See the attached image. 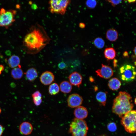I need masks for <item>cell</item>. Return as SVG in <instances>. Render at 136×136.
<instances>
[{
	"label": "cell",
	"instance_id": "6da1fadb",
	"mask_svg": "<svg viewBox=\"0 0 136 136\" xmlns=\"http://www.w3.org/2000/svg\"><path fill=\"white\" fill-rule=\"evenodd\" d=\"M50 40L44 28L37 23L31 27L25 36L23 45L27 52L34 54L49 44Z\"/></svg>",
	"mask_w": 136,
	"mask_h": 136
},
{
	"label": "cell",
	"instance_id": "7a4b0ae2",
	"mask_svg": "<svg viewBox=\"0 0 136 136\" xmlns=\"http://www.w3.org/2000/svg\"><path fill=\"white\" fill-rule=\"evenodd\" d=\"M133 107L132 97L130 94L125 91H120L114 99L112 111L121 118L132 110Z\"/></svg>",
	"mask_w": 136,
	"mask_h": 136
},
{
	"label": "cell",
	"instance_id": "3957f363",
	"mask_svg": "<svg viewBox=\"0 0 136 136\" xmlns=\"http://www.w3.org/2000/svg\"><path fill=\"white\" fill-rule=\"evenodd\" d=\"M88 130L84 120L75 118L70 124L69 131L72 136H86Z\"/></svg>",
	"mask_w": 136,
	"mask_h": 136
},
{
	"label": "cell",
	"instance_id": "277c9868",
	"mask_svg": "<svg viewBox=\"0 0 136 136\" xmlns=\"http://www.w3.org/2000/svg\"><path fill=\"white\" fill-rule=\"evenodd\" d=\"M121 123L125 130L129 133H134L136 130V112L131 110L121 117Z\"/></svg>",
	"mask_w": 136,
	"mask_h": 136
},
{
	"label": "cell",
	"instance_id": "5b68a950",
	"mask_svg": "<svg viewBox=\"0 0 136 136\" xmlns=\"http://www.w3.org/2000/svg\"><path fill=\"white\" fill-rule=\"evenodd\" d=\"M71 1L69 0H51L49 2V10L51 13L64 14Z\"/></svg>",
	"mask_w": 136,
	"mask_h": 136
},
{
	"label": "cell",
	"instance_id": "8992f818",
	"mask_svg": "<svg viewBox=\"0 0 136 136\" xmlns=\"http://www.w3.org/2000/svg\"><path fill=\"white\" fill-rule=\"evenodd\" d=\"M16 10L10 9L6 10L4 8L0 10V26L7 28L15 21Z\"/></svg>",
	"mask_w": 136,
	"mask_h": 136
},
{
	"label": "cell",
	"instance_id": "52a82bcc",
	"mask_svg": "<svg viewBox=\"0 0 136 136\" xmlns=\"http://www.w3.org/2000/svg\"><path fill=\"white\" fill-rule=\"evenodd\" d=\"M119 73L121 78L123 81H132L135 79V68L131 65L125 64L122 65L120 69Z\"/></svg>",
	"mask_w": 136,
	"mask_h": 136
},
{
	"label": "cell",
	"instance_id": "ba28073f",
	"mask_svg": "<svg viewBox=\"0 0 136 136\" xmlns=\"http://www.w3.org/2000/svg\"><path fill=\"white\" fill-rule=\"evenodd\" d=\"M83 99L81 96L77 93H73L70 95L67 99L68 106L71 108H77L82 104Z\"/></svg>",
	"mask_w": 136,
	"mask_h": 136
},
{
	"label": "cell",
	"instance_id": "9c48e42d",
	"mask_svg": "<svg viewBox=\"0 0 136 136\" xmlns=\"http://www.w3.org/2000/svg\"><path fill=\"white\" fill-rule=\"evenodd\" d=\"M100 69L95 71L97 75L99 77L105 79H108L113 76V70L110 66L102 64Z\"/></svg>",
	"mask_w": 136,
	"mask_h": 136
},
{
	"label": "cell",
	"instance_id": "30bf717a",
	"mask_svg": "<svg viewBox=\"0 0 136 136\" xmlns=\"http://www.w3.org/2000/svg\"><path fill=\"white\" fill-rule=\"evenodd\" d=\"M54 76L53 73L49 71H46L43 73L40 77L41 82L44 85L50 84L54 80Z\"/></svg>",
	"mask_w": 136,
	"mask_h": 136
},
{
	"label": "cell",
	"instance_id": "8fae6325",
	"mask_svg": "<svg viewBox=\"0 0 136 136\" xmlns=\"http://www.w3.org/2000/svg\"><path fill=\"white\" fill-rule=\"evenodd\" d=\"M68 78L72 85L80 87L82 80V76L80 74L76 72H73L70 74Z\"/></svg>",
	"mask_w": 136,
	"mask_h": 136
},
{
	"label": "cell",
	"instance_id": "7c38bea8",
	"mask_svg": "<svg viewBox=\"0 0 136 136\" xmlns=\"http://www.w3.org/2000/svg\"><path fill=\"white\" fill-rule=\"evenodd\" d=\"M74 114L75 118L83 120L87 117L88 112L85 107L80 106L76 108L74 110Z\"/></svg>",
	"mask_w": 136,
	"mask_h": 136
},
{
	"label": "cell",
	"instance_id": "4fadbf2b",
	"mask_svg": "<svg viewBox=\"0 0 136 136\" xmlns=\"http://www.w3.org/2000/svg\"><path fill=\"white\" fill-rule=\"evenodd\" d=\"M33 130V127L30 123L25 122L22 123L19 127L21 133L23 134L27 135L30 134Z\"/></svg>",
	"mask_w": 136,
	"mask_h": 136
},
{
	"label": "cell",
	"instance_id": "5bb4252c",
	"mask_svg": "<svg viewBox=\"0 0 136 136\" xmlns=\"http://www.w3.org/2000/svg\"><path fill=\"white\" fill-rule=\"evenodd\" d=\"M108 85L110 89L113 90H116L120 88L121 85V83L118 79L114 78L109 80Z\"/></svg>",
	"mask_w": 136,
	"mask_h": 136
},
{
	"label": "cell",
	"instance_id": "9a60e30c",
	"mask_svg": "<svg viewBox=\"0 0 136 136\" xmlns=\"http://www.w3.org/2000/svg\"><path fill=\"white\" fill-rule=\"evenodd\" d=\"M59 89L61 91L64 93H67L71 91L72 87L70 82L66 81L61 82L60 84Z\"/></svg>",
	"mask_w": 136,
	"mask_h": 136
},
{
	"label": "cell",
	"instance_id": "2e32d148",
	"mask_svg": "<svg viewBox=\"0 0 136 136\" xmlns=\"http://www.w3.org/2000/svg\"><path fill=\"white\" fill-rule=\"evenodd\" d=\"M25 74L27 79L30 81L34 80L38 76L37 70L35 68L33 67L29 69L27 71Z\"/></svg>",
	"mask_w": 136,
	"mask_h": 136
},
{
	"label": "cell",
	"instance_id": "e0dca14e",
	"mask_svg": "<svg viewBox=\"0 0 136 136\" xmlns=\"http://www.w3.org/2000/svg\"><path fill=\"white\" fill-rule=\"evenodd\" d=\"M20 62L19 58L17 56L13 55L9 59L8 63L9 66L12 68L16 67L19 65Z\"/></svg>",
	"mask_w": 136,
	"mask_h": 136
},
{
	"label": "cell",
	"instance_id": "ac0fdd59",
	"mask_svg": "<svg viewBox=\"0 0 136 136\" xmlns=\"http://www.w3.org/2000/svg\"><path fill=\"white\" fill-rule=\"evenodd\" d=\"M106 36L108 40L111 41H114L117 39L118 34L116 30L113 29H110L107 31Z\"/></svg>",
	"mask_w": 136,
	"mask_h": 136
},
{
	"label": "cell",
	"instance_id": "d6986e66",
	"mask_svg": "<svg viewBox=\"0 0 136 136\" xmlns=\"http://www.w3.org/2000/svg\"><path fill=\"white\" fill-rule=\"evenodd\" d=\"M23 72L20 67H16L13 69L11 72V75L14 79H18L21 78L23 75Z\"/></svg>",
	"mask_w": 136,
	"mask_h": 136
},
{
	"label": "cell",
	"instance_id": "ffe728a7",
	"mask_svg": "<svg viewBox=\"0 0 136 136\" xmlns=\"http://www.w3.org/2000/svg\"><path fill=\"white\" fill-rule=\"evenodd\" d=\"M104 54L106 58L109 60L113 59L115 57L116 51L112 48H108L106 49L104 51Z\"/></svg>",
	"mask_w": 136,
	"mask_h": 136
},
{
	"label": "cell",
	"instance_id": "44dd1931",
	"mask_svg": "<svg viewBox=\"0 0 136 136\" xmlns=\"http://www.w3.org/2000/svg\"><path fill=\"white\" fill-rule=\"evenodd\" d=\"M33 102L35 105L38 106L40 105L42 102V95L39 91H37L32 94Z\"/></svg>",
	"mask_w": 136,
	"mask_h": 136
},
{
	"label": "cell",
	"instance_id": "7402d4cb",
	"mask_svg": "<svg viewBox=\"0 0 136 136\" xmlns=\"http://www.w3.org/2000/svg\"><path fill=\"white\" fill-rule=\"evenodd\" d=\"M96 98L99 103L103 106H105L106 103L107 94L105 92L100 91L96 95Z\"/></svg>",
	"mask_w": 136,
	"mask_h": 136
},
{
	"label": "cell",
	"instance_id": "603a6c76",
	"mask_svg": "<svg viewBox=\"0 0 136 136\" xmlns=\"http://www.w3.org/2000/svg\"><path fill=\"white\" fill-rule=\"evenodd\" d=\"M60 90L59 87L58 85L56 83H53L51 84L48 88V91L51 95H55L58 93Z\"/></svg>",
	"mask_w": 136,
	"mask_h": 136
},
{
	"label": "cell",
	"instance_id": "cb8c5ba5",
	"mask_svg": "<svg viewBox=\"0 0 136 136\" xmlns=\"http://www.w3.org/2000/svg\"><path fill=\"white\" fill-rule=\"evenodd\" d=\"M93 43L95 46L98 49L103 48L105 45L104 41L100 37H98L95 39L94 40Z\"/></svg>",
	"mask_w": 136,
	"mask_h": 136
},
{
	"label": "cell",
	"instance_id": "d4e9b609",
	"mask_svg": "<svg viewBox=\"0 0 136 136\" xmlns=\"http://www.w3.org/2000/svg\"><path fill=\"white\" fill-rule=\"evenodd\" d=\"M87 6L90 8H93L95 7L97 4L95 0H89L87 1L86 3Z\"/></svg>",
	"mask_w": 136,
	"mask_h": 136
},
{
	"label": "cell",
	"instance_id": "484cf974",
	"mask_svg": "<svg viewBox=\"0 0 136 136\" xmlns=\"http://www.w3.org/2000/svg\"><path fill=\"white\" fill-rule=\"evenodd\" d=\"M108 128L110 131L114 132L116 130L117 126L116 124L114 122L110 123L108 125Z\"/></svg>",
	"mask_w": 136,
	"mask_h": 136
},
{
	"label": "cell",
	"instance_id": "4316f807",
	"mask_svg": "<svg viewBox=\"0 0 136 136\" xmlns=\"http://www.w3.org/2000/svg\"><path fill=\"white\" fill-rule=\"evenodd\" d=\"M108 1L110 2L113 6L119 4L121 2V0H109Z\"/></svg>",
	"mask_w": 136,
	"mask_h": 136
},
{
	"label": "cell",
	"instance_id": "83f0119b",
	"mask_svg": "<svg viewBox=\"0 0 136 136\" xmlns=\"http://www.w3.org/2000/svg\"><path fill=\"white\" fill-rule=\"evenodd\" d=\"M58 66L60 69H62L65 68L66 65L65 63L61 62L59 63Z\"/></svg>",
	"mask_w": 136,
	"mask_h": 136
},
{
	"label": "cell",
	"instance_id": "f1b7e54d",
	"mask_svg": "<svg viewBox=\"0 0 136 136\" xmlns=\"http://www.w3.org/2000/svg\"><path fill=\"white\" fill-rule=\"evenodd\" d=\"M4 130V128L3 126L0 124V136H1Z\"/></svg>",
	"mask_w": 136,
	"mask_h": 136
},
{
	"label": "cell",
	"instance_id": "f546056e",
	"mask_svg": "<svg viewBox=\"0 0 136 136\" xmlns=\"http://www.w3.org/2000/svg\"><path fill=\"white\" fill-rule=\"evenodd\" d=\"M79 26L81 28H83L85 27V25L83 23H80L79 24Z\"/></svg>",
	"mask_w": 136,
	"mask_h": 136
},
{
	"label": "cell",
	"instance_id": "4dcf8cb0",
	"mask_svg": "<svg viewBox=\"0 0 136 136\" xmlns=\"http://www.w3.org/2000/svg\"><path fill=\"white\" fill-rule=\"evenodd\" d=\"M4 67L2 65H0V75L2 73V72L3 71Z\"/></svg>",
	"mask_w": 136,
	"mask_h": 136
},
{
	"label": "cell",
	"instance_id": "1f68e13d",
	"mask_svg": "<svg viewBox=\"0 0 136 136\" xmlns=\"http://www.w3.org/2000/svg\"><path fill=\"white\" fill-rule=\"evenodd\" d=\"M31 7L33 9H36L37 8V6L36 4H32Z\"/></svg>",
	"mask_w": 136,
	"mask_h": 136
},
{
	"label": "cell",
	"instance_id": "d6a6232c",
	"mask_svg": "<svg viewBox=\"0 0 136 136\" xmlns=\"http://www.w3.org/2000/svg\"><path fill=\"white\" fill-rule=\"evenodd\" d=\"M123 55L124 57H128V52L127 51L125 52L123 54Z\"/></svg>",
	"mask_w": 136,
	"mask_h": 136
},
{
	"label": "cell",
	"instance_id": "836d02e7",
	"mask_svg": "<svg viewBox=\"0 0 136 136\" xmlns=\"http://www.w3.org/2000/svg\"><path fill=\"white\" fill-rule=\"evenodd\" d=\"M117 60H116V59H115L114 61V67H116L117 65Z\"/></svg>",
	"mask_w": 136,
	"mask_h": 136
},
{
	"label": "cell",
	"instance_id": "e575fe53",
	"mask_svg": "<svg viewBox=\"0 0 136 136\" xmlns=\"http://www.w3.org/2000/svg\"><path fill=\"white\" fill-rule=\"evenodd\" d=\"M89 80L91 82H92L94 81L93 79L91 77H90L89 78Z\"/></svg>",
	"mask_w": 136,
	"mask_h": 136
},
{
	"label": "cell",
	"instance_id": "d590c367",
	"mask_svg": "<svg viewBox=\"0 0 136 136\" xmlns=\"http://www.w3.org/2000/svg\"><path fill=\"white\" fill-rule=\"evenodd\" d=\"M133 52L134 53L135 55H136V47H135L134 48V49Z\"/></svg>",
	"mask_w": 136,
	"mask_h": 136
},
{
	"label": "cell",
	"instance_id": "8d00e7d4",
	"mask_svg": "<svg viewBox=\"0 0 136 136\" xmlns=\"http://www.w3.org/2000/svg\"><path fill=\"white\" fill-rule=\"evenodd\" d=\"M128 2L129 3H131V2H134V1H128Z\"/></svg>",
	"mask_w": 136,
	"mask_h": 136
},
{
	"label": "cell",
	"instance_id": "74e56055",
	"mask_svg": "<svg viewBox=\"0 0 136 136\" xmlns=\"http://www.w3.org/2000/svg\"><path fill=\"white\" fill-rule=\"evenodd\" d=\"M136 98H135L134 99V103L135 104H136Z\"/></svg>",
	"mask_w": 136,
	"mask_h": 136
},
{
	"label": "cell",
	"instance_id": "f35d334b",
	"mask_svg": "<svg viewBox=\"0 0 136 136\" xmlns=\"http://www.w3.org/2000/svg\"><path fill=\"white\" fill-rule=\"evenodd\" d=\"M1 108H0V114L1 113Z\"/></svg>",
	"mask_w": 136,
	"mask_h": 136
},
{
	"label": "cell",
	"instance_id": "ab89813d",
	"mask_svg": "<svg viewBox=\"0 0 136 136\" xmlns=\"http://www.w3.org/2000/svg\"></svg>",
	"mask_w": 136,
	"mask_h": 136
}]
</instances>
